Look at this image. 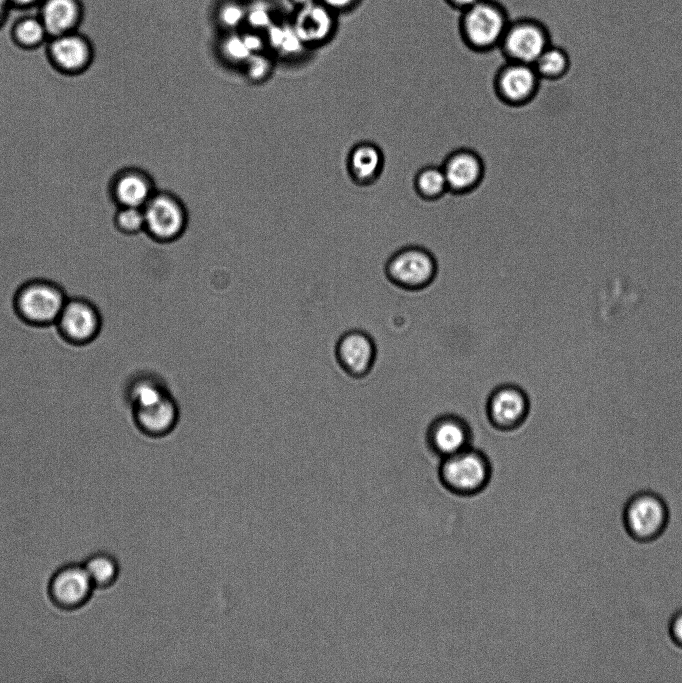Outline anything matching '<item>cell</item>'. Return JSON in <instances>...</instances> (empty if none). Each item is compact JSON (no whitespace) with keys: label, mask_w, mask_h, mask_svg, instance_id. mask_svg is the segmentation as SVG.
I'll list each match as a JSON object with an SVG mask.
<instances>
[{"label":"cell","mask_w":682,"mask_h":683,"mask_svg":"<svg viewBox=\"0 0 682 683\" xmlns=\"http://www.w3.org/2000/svg\"><path fill=\"white\" fill-rule=\"evenodd\" d=\"M268 49L285 58H294L308 48L296 34L290 19H277L265 32Z\"/></svg>","instance_id":"cell-21"},{"label":"cell","mask_w":682,"mask_h":683,"mask_svg":"<svg viewBox=\"0 0 682 683\" xmlns=\"http://www.w3.org/2000/svg\"><path fill=\"white\" fill-rule=\"evenodd\" d=\"M336 14H346L356 10L363 0H318Z\"/></svg>","instance_id":"cell-32"},{"label":"cell","mask_w":682,"mask_h":683,"mask_svg":"<svg viewBox=\"0 0 682 683\" xmlns=\"http://www.w3.org/2000/svg\"><path fill=\"white\" fill-rule=\"evenodd\" d=\"M264 52L252 54L244 64L246 73L252 80L265 78L272 69V58Z\"/></svg>","instance_id":"cell-30"},{"label":"cell","mask_w":682,"mask_h":683,"mask_svg":"<svg viewBox=\"0 0 682 683\" xmlns=\"http://www.w3.org/2000/svg\"><path fill=\"white\" fill-rule=\"evenodd\" d=\"M425 438L428 448L443 459L471 446L473 434L464 418L446 413L431 421Z\"/></svg>","instance_id":"cell-12"},{"label":"cell","mask_w":682,"mask_h":683,"mask_svg":"<svg viewBox=\"0 0 682 683\" xmlns=\"http://www.w3.org/2000/svg\"><path fill=\"white\" fill-rule=\"evenodd\" d=\"M385 274L394 285L408 291L428 287L437 274V262L426 249L416 246L395 252L387 261Z\"/></svg>","instance_id":"cell-4"},{"label":"cell","mask_w":682,"mask_h":683,"mask_svg":"<svg viewBox=\"0 0 682 683\" xmlns=\"http://www.w3.org/2000/svg\"><path fill=\"white\" fill-rule=\"evenodd\" d=\"M452 9L462 12L481 0H444Z\"/></svg>","instance_id":"cell-34"},{"label":"cell","mask_w":682,"mask_h":683,"mask_svg":"<svg viewBox=\"0 0 682 683\" xmlns=\"http://www.w3.org/2000/svg\"><path fill=\"white\" fill-rule=\"evenodd\" d=\"M136 427L147 437L161 439L170 435L180 421V407L172 394L132 410Z\"/></svg>","instance_id":"cell-15"},{"label":"cell","mask_w":682,"mask_h":683,"mask_svg":"<svg viewBox=\"0 0 682 683\" xmlns=\"http://www.w3.org/2000/svg\"><path fill=\"white\" fill-rule=\"evenodd\" d=\"M82 564L95 588L111 587L120 574L118 560L106 552L94 553Z\"/></svg>","instance_id":"cell-23"},{"label":"cell","mask_w":682,"mask_h":683,"mask_svg":"<svg viewBox=\"0 0 682 683\" xmlns=\"http://www.w3.org/2000/svg\"><path fill=\"white\" fill-rule=\"evenodd\" d=\"M9 8L11 7L7 0H0V28L7 21Z\"/></svg>","instance_id":"cell-36"},{"label":"cell","mask_w":682,"mask_h":683,"mask_svg":"<svg viewBox=\"0 0 682 683\" xmlns=\"http://www.w3.org/2000/svg\"><path fill=\"white\" fill-rule=\"evenodd\" d=\"M38 8V16L50 38L77 31L81 26L82 0H42Z\"/></svg>","instance_id":"cell-17"},{"label":"cell","mask_w":682,"mask_h":683,"mask_svg":"<svg viewBox=\"0 0 682 683\" xmlns=\"http://www.w3.org/2000/svg\"><path fill=\"white\" fill-rule=\"evenodd\" d=\"M448 190L455 193H466L473 190L480 182L484 166L480 156L468 149L452 152L442 166Z\"/></svg>","instance_id":"cell-16"},{"label":"cell","mask_w":682,"mask_h":683,"mask_svg":"<svg viewBox=\"0 0 682 683\" xmlns=\"http://www.w3.org/2000/svg\"><path fill=\"white\" fill-rule=\"evenodd\" d=\"M117 220L119 226L128 233L138 232L145 226L143 208L124 206Z\"/></svg>","instance_id":"cell-31"},{"label":"cell","mask_w":682,"mask_h":683,"mask_svg":"<svg viewBox=\"0 0 682 683\" xmlns=\"http://www.w3.org/2000/svg\"><path fill=\"white\" fill-rule=\"evenodd\" d=\"M668 631L673 643L682 648V609L675 612L671 617Z\"/></svg>","instance_id":"cell-33"},{"label":"cell","mask_w":682,"mask_h":683,"mask_svg":"<svg viewBox=\"0 0 682 683\" xmlns=\"http://www.w3.org/2000/svg\"><path fill=\"white\" fill-rule=\"evenodd\" d=\"M628 535L639 542H651L665 531L669 510L664 499L652 491H640L631 496L622 514Z\"/></svg>","instance_id":"cell-3"},{"label":"cell","mask_w":682,"mask_h":683,"mask_svg":"<svg viewBox=\"0 0 682 683\" xmlns=\"http://www.w3.org/2000/svg\"><path fill=\"white\" fill-rule=\"evenodd\" d=\"M276 20L275 8L269 0L247 2L245 28L265 32Z\"/></svg>","instance_id":"cell-29"},{"label":"cell","mask_w":682,"mask_h":683,"mask_svg":"<svg viewBox=\"0 0 682 683\" xmlns=\"http://www.w3.org/2000/svg\"><path fill=\"white\" fill-rule=\"evenodd\" d=\"M377 356L373 338L359 329L343 333L335 345V358L340 368L351 378H364L372 370Z\"/></svg>","instance_id":"cell-11"},{"label":"cell","mask_w":682,"mask_h":683,"mask_svg":"<svg viewBox=\"0 0 682 683\" xmlns=\"http://www.w3.org/2000/svg\"><path fill=\"white\" fill-rule=\"evenodd\" d=\"M417 193L425 199H437L447 190L448 184L442 167L427 166L422 168L415 177Z\"/></svg>","instance_id":"cell-27"},{"label":"cell","mask_w":682,"mask_h":683,"mask_svg":"<svg viewBox=\"0 0 682 683\" xmlns=\"http://www.w3.org/2000/svg\"><path fill=\"white\" fill-rule=\"evenodd\" d=\"M67 299L56 285L46 281H34L17 292L15 308L20 317L34 325L56 323Z\"/></svg>","instance_id":"cell-6"},{"label":"cell","mask_w":682,"mask_h":683,"mask_svg":"<svg viewBox=\"0 0 682 683\" xmlns=\"http://www.w3.org/2000/svg\"><path fill=\"white\" fill-rule=\"evenodd\" d=\"M218 52L228 63L244 65L252 55L248 50L241 31L222 33L218 42Z\"/></svg>","instance_id":"cell-28"},{"label":"cell","mask_w":682,"mask_h":683,"mask_svg":"<svg viewBox=\"0 0 682 683\" xmlns=\"http://www.w3.org/2000/svg\"><path fill=\"white\" fill-rule=\"evenodd\" d=\"M506 7L497 0H481L460 12L459 35L472 51L483 53L499 48L510 23Z\"/></svg>","instance_id":"cell-1"},{"label":"cell","mask_w":682,"mask_h":683,"mask_svg":"<svg viewBox=\"0 0 682 683\" xmlns=\"http://www.w3.org/2000/svg\"><path fill=\"white\" fill-rule=\"evenodd\" d=\"M529 412V396L523 388L515 384L497 386L486 402L489 423L502 432L513 431L522 426Z\"/></svg>","instance_id":"cell-8"},{"label":"cell","mask_w":682,"mask_h":683,"mask_svg":"<svg viewBox=\"0 0 682 683\" xmlns=\"http://www.w3.org/2000/svg\"><path fill=\"white\" fill-rule=\"evenodd\" d=\"M10 35L12 40L22 48H36L49 37L38 15L20 17L11 26Z\"/></svg>","instance_id":"cell-25"},{"label":"cell","mask_w":682,"mask_h":683,"mask_svg":"<svg viewBox=\"0 0 682 683\" xmlns=\"http://www.w3.org/2000/svg\"><path fill=\"white\" fill-rule=\"evenodd\" d=\"M541 78L532 64L507 61L496 74L499 97L510 105H524L537 94Z\"/></svg>","instance_id":"cell-13"},{"label":"cell","mask_w":682,"mask_h":683,"mask_svg":"<svg viewBox=\"0 0 682 683\" xmlns=\"http://www.w3.org/2000/svg\"><path fill=\"white\" fill-rule=\"evenodd\" d=\"M145 226L157 241L169 243L185 231L188 214L182 201L169 192L154 193L143 207Z\"/></svg>","instance_id":"cell-7"},{"label":"cell","mask_w":682,"mask_h":683,"mask_svg":"<svg viewBox=\"0 0 682 683\" xmlns=\"http://www.w3.org/2000/svg\"><path fill=\"white\" fill-rule=\"evenodd\" d=\"M348 167L351 176L361 184L375 180L383 167V154L373 143L356 145L349 154Z\"/></svg>","instance_id":"cell-19"},{"label":"cell","mask_w":682,"mask_h":683,"mask_svg":"<svg viewBox=\"0 0 682 683\" xmlns=\"http://www.w3.org/2000/svg\"><path fill=\"white\" fill-rule=\"evenodd\" d=\"M154 193L151 178L138 171L123 175L116 185L118 200L126 207L143 208Z\"/></svg>","instance_id":"cell-20"},{"label":"cell","mask_w":682,"mask_h":683,"mask_svg":"<svg viewBox=\"0 0 682 683\" xmlns=\"http://www.w3.org/2000/svg\"><path fill=\"white\" fill-rule=\"evenodd\" d=\"M438 476L450 493L470 497L483 492L492 477L488 456L472 446L441 459Z\"/></svg>","instance_id":"cell-2"},{"label":"cell","mask_w":682,"mask_h":683,"mask_svg":"<svg viewBox=\"0 0 682 683\" xmlns=\"http://www.w3.org/2000/svg\"><path fill=\"white\" fill-rule=\"evenodd\" d=\"M100 321L94 305L76 298L66 301L56 324L63 338L74 344H85L97 336Z\"/></svg>","instance_id":"cell-14"},{"label":"cell","mask_w":682,"mask_h":683,"mask_svg":"<svg viewBox=\"0 0 682 683\" xmlns=\"http://www.w3.org/2000/svg\"><path fill=\"white\" fill-rule=\"evenodd\" d=\"M171 390L166 381L155 373H142L136 376L127 388V399L131 409L150 404Z\"/></svg>","instance_id":"cell-22"},{"label":"cell","mask_w":682,"mask_h":683,"mask_svg":"<svg viewBox=\"0 0 682 683\" xmlns=\"http://www.w3.org/2000/svg\"><path fill=\"white\" fill-rule=\"evenodd\" d=\"M11 8L29 9L39 6L42 0H7Z\"/></svg>","instance_id":"cell-35"},{"label":"cell","mask_w":682,"mask_h":683,"mask_svg":"<svg viewBox=\"0 0 682 683\" xmlns=\"http://www.w3.org/2000/svg\"><path fill=\"white\" fill-rule=\"evenodd\" d=\"M541 79L555 81L563 78L571 67V60L561 47L550 44L533 63Z\"/></svg>","instance_id":"cell-24"},{"label":"cell","mask_w":682,"mask_h":683,"mask_svg":"<svg viewBox=\"0 0 682 683\" xmlns=\"http://www.w3.org/2000/svg\"><path fill=\"white\" fill-rule=\"evenodd\" d=\"M296 8L311 4L318 0H289Z\"/></svg>","instance_id":"cell-37"},{"label":"cell","mask_w":682,"mask_h":683,"mask_svg":"<svg viewBox=\"0 0 682 683\" xmlns=\"http://www.w3.org/2000/svg\"><path fill=\"white\" fill-rule=\"evenodd\" d=\"M247 2L243 0H220L213 12L215 23L222 33L237 32L245 28Z\"/></svg>","instance_id":"cell-26"},{"label":"cell","mask_w":682,"mask_h":683,"mask_svg":"<svg viewBox=\"0 0 682 683\" xmlns=\"http://www.w3.org/2000/svg\"><path fill=\"white\" fill-rule=\"evenodd\" d=\"M48 51L54 63L66 71L83 68L91 58V45L79 30L52 37Z\"/></svg>","instance_id":"cell-18"},{"label":"cell","mask_w":682,"mask_h":683,"mask_svg":"<svg viewBox=\"0 0 682 683\" xmlns=\"http://www.w3.org/2000/svg\"><path fill=\"white\" fill-rule=\"evenodd\" d=\"M338 14L320 1L296 8L290 18L291 24L308 48H317L329 43L338 29Z\"/></svg>","instance_id":"cell-10"},{"label":"cell","mask_w":682,"mask_h":683,"mask_svg":"<svg viewBox=\"0 0 682 683\" xmlns=\"http://www.w3.org/2000/svg\"><path fill=\"white\" fill-rule=\"evenodd\" d=\"M548 28L535 18L511 20L499 45L507 61L532 64L551 44Z\"/></svg>","instance_id":"cell-5"},{"label":"cell","mask_w":682,"mask_h":683,"mask_svg":"<svg viewBox=\"0 0 682 683\" xmlns=\"http://www.w3.org/2000/svg\"><path fill=\"white\" fill-rule=\"evenodd\" d=\"M95 589L83 564L69 563L52 575L48 593L52 603L63 610L84 606Z\"/></svg>","instance_id":"cell-9"}]
</instances>
